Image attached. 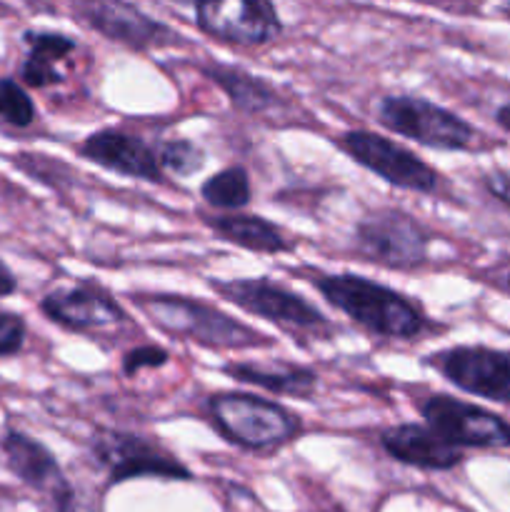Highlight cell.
Returning <instances> with one entry per match:
<instances>
[{"mask_svg":"<svg viewBox=\"0 0 510 512\" xmlns=\"http://www.w3.org/2000/svg\"><path fill=\"white\" fill-rule=\"evenodd\" d=\"M310 283L333 308L380 338L410 340L425 330V315L413 300L373 280L338 273L315 275Z\"/></svg>","mask_w":510,"mask_h":512,"instance_id":"obj_1","label":"cell"},{"mask_svg":"<svg viewBox=\"0 0 510 512\" xmlns=\"http://www.w3.org/2000/svg\"><path fill=\"white\" fill-rule=\"evenodd\" d=\"M135 305L165 333L208 348H268L270 345V338L203 300L183 298V295H135Z\"/></svg>","mask_w":510,"mask_h":512,"instance_id":"obj_2","label":"cell"},{"mask_svg":"<svg viewBox=\"0 0 510 512\" xmlns=\"http://www.w3.org/2000/svg\"><path fill=\"white\" fill-rule=\"evenodd\" d=\"M210 418L228 443L245 450H270L300 433V418L280 403L248 393H218L208 398Z\"/></svg>","mask_w":510,"mask_h":512,"instance_id":"obj_3","label":"cell"},{"mask_svg":"<svg viewBox=\"0 0 510 512\" xmlns=\"http://www.w3.org/2000/svg\"><path fill=\"white\" fill-rule=\"evenodd\" d=\"M375 115L383 128L428 148L470 150L478 143V130L468 120L418 95H388L375 105Z\"/></svg>","mask_w":510,"mask_h":512,"instance_id":"obj_4","label":"cell"},{"mask_svg":"<svg viewBox=\"0 0 510 512\" xmlns=\"http://www.w3.org/2000/svg\"><path fill=\"white\" fill-rule=\"evenodd\" d=\"M210 288L245 313L265 318L290 335H330L328 318L315 305L268 278L210 280Z\"/></svg>","mask_w":510,"mask_h":512,"instance_id":"obj_5","label":"cell"},{"mask_svg":"<svg viewBox=\"0 0 510 512\" xmlns=\"http://www.w3.org/2000/svg\"><path fill=\"white\" fill-rule=\"evenodd\" d=\"M355 248L370 263L405 270L428 260L430 235L408 213L385 208L360 220L355 228Z\"/></svg>","mask_w":510,"mask_h":512,"instance_id":"obj_6","label":"cell"},{"mask_svg":"<svg viewBox=\"0 0 510 512\" xmlns=\"http://www.w3.org/2000/svg\"><path fill=\"white\" fill-rule=\"evenodd\" d=\"M338 145L355 163L395 188L415 190V193H435L438 188L440 175L395 140L370 133V130H348L340 135Z\"/></svg>","mask_w":510,"mask_h":512,"instance_id":"obj_7","label":"cell"},{"mask_svg":"<svg viewBox=\"0 0 510 512\" xmlns=\"http://www.w3.org/2000/svg\"><path fill=\"white\" fill-rule=\"evenodd\" d=\"M425 428L455 448H510V423L480 405L433 395L420 405Z\"/></svg>","mask_w":510,"mask_h":512,"instance_id":"obj_8","label":"cell"},{"mask_svg":"<svg viewBox=\"0 0 510 512\" xmlns=\"http://www.w3.org/2000/svg\"><path fill=\"white\" fill-rule=\"evenodd\" d=\"M433 365L455 388L478 398L510 403V353L485 345H458L430 355Z\"/></svg>","mask_w":510,"mask_h":512,"instance_id":"obj_9","label":"cell"},{"mask_svg":"<svg viewBox=\"0 0 510 512\" xmlns=\"http://www.w3.org/2000/svg\"><path fill=\"white\" fill-rule=\"evenodd\" d=\"M195 23L210 38L238 45L270 43L283 30L268 0H205L195 5Z\"/></svg>","mask_w":510,"mask_h":512,"instance_id":"obj_10","label":"cell"},{"mask_svg":"<svg viewBox=\"0 0 510 512\" xmlns=\"http://www.w3.org/2000/svg\"><path fill=\"white\" fill-rule=\"evenodd\" d=\"M93 453L108 470L110 483H125L133 478L190 480V470L178 463V458L138 435L98 433L93 440Z\"/></svg>","mask_w":510,"mask_h":512,"instance_id":"obj_11","label":"cell"},{"mask_svg":"<svg viewBox=\"0 0 510 512\" xmlns=\"http://www.w3.org/2000/svg\"><path fill=\"white\" fill-rule=\"evenodd\" d=\"M0 450H3L10 473L20 483L38 490V493L50 495L58 512H75L73 490H70L55 455L43 443L20 433V430H10L0 443Z\"/></svg>","mask_w":510,"mask_h":512,"instance_id":"obj_12","label":"cell"},{"mask_svg":"<svg viewBox=\"0 0 510 512\" xmlns=\"http://www.w3.org/2000/svg\"><path fill=\"white\" fill-rule=\"evenodd\" d=\"M40 313L50 323L68 330H78V333L113 328V325L128 320L118 300L110 293H105L100 285L93 283L53 290V293H48L40 300Z\"/></svg>","mask_w":510,"mask_h":512,"instance_id":"obj_13","label":"cell"},{"mask_svg":"<svg viewBox=\"0 0 510 512\" xmlns=\"http://www.w3.org/2000/svg\"><path fill=\"white\" fill-rule=\"evenodd\" d=\"M80 155L90 163L108 168L113 173L128 175V178L148 180V183H163L165 175L158 163V153L150 148L138 135L123 133V130L105 128L90 133L80 143Z\"/></svg>","mask_w":510,"mask_h":512,"instance_id":"obj_14","label":"cell"},{"mask_svg":"<svg viewBox=\"0 0 510 512\" xmlns=\"http://www.w3.org/2000/svg\"><path fill=\"white\" fill-rule=\"evenodd\" d=\"M83 23L128 48H155L178 40L168 25L158 23L130 3H88L80 8Z\"/></svg>","mask_w":510,"mask_h":512,"instance_id":"obj_15","label":"cell"},{"mask_svg":"<svg viewBox=\"0 0 510 512\" xmlns=\"http://www.w3.org/2000/svg\"><path fill=\"white\" fill-rule=\"evenodd\" d=\"M380 445L398 463L423 470H450L463 460V450L445 443L425 425L415 423L388 428L380 435Z\"/></svg>","mask_w":510,"mask_h":512,"instance_id":"obj_16","label":"cell"},{"mask_svg":"<svg viewBox=\"0 0 510 512\" xmlns=\"http://www.w3.org/2000/svg\"><path fill=\"white\" fill-rule=\"evenodd\" d=\"M205 225L213 230L218 238L228 240V243L238 245V248L253 250V253H288L293 248L283 230L273 225L270 220L260 218V215H215V218H205Z\"/></svg>","mask_w":510,"mask_h":512,"instance_id":"obj_17","label":"cell"},{"mask_svg":"<svg viewBox=\"0 0 510 512\" xmlns=\"http://www.w3.org/2000/svg\"><path fill=\"white\" fill-rule=\"evenodd\" d=\"M225 375L240 380V383L258 385L275 395H293V398H308L318 385V375L303 365H255V363H235L225 365Z\"/></svg>","mask_w":510,"mask_h":512,"instance_id":"obj_18","label":"cell"},{"mask_svg":"<svg viewBox=\"0 0 510 512\" xmlns=\"http://www.w3.org/2000/svg\"><path fill=\"white\" fill-rule=\"evenodd\" d=\"M203 75L213 80L228 95L230 103L238 110H243V113H263V110L273 108L275 100H278L275 90L263 78H255L248 70L235 68V65H205Z\"/></svg>","mask_w":510,"mask_h":512,"instance_id":"obj_19","label":"cell"},{"mask_svg":"<svg viewBox=\"0 0 510 512\" xmlns=\"http://www.w3.org/2000/svg\"><path fill=\"white\" fill-rule=\"evenodd\" d=\"M200 193H203V198L210 205L223 210L245 208L250 203V198H253L250 178L240 165H233V168L218 170L215 175H210L203 183V188H200Z\"/></svg>","mask_w":510,"mask_h":512,"instance_id":"obj_20","label":"cell"},{"mask_svg":"<svg viewBox=\"0 0 510 512\" xmlns=\"http://www.w3.org/2000/svg\"><path fill=\"white\" fill-rule=\"evenodd\" d=\"M38 110L23 85L13 78H0V118L15 128H28Z\"/></svg>","mask_w":510,"mask_h":512,"instance_id":"obj_21","label":"cell"},{"mask_svg":"<svg viewBox=\"0 0 510 512\" xmlns=\"http://www.w3.org/2000/svg\"><path fill=\"white\" fill-rule=\"evenodd\" d=\"M158 163L163 170H170L180 178H188V175L198 173L203 168L205 153L203 148H198L190 140H168V143L160 145Z\"/></svg>","mask_w":510,"mask_h":512,"instance_id":"obj_22","label":"cell"},{"mask_svg":"<svg viewBox=\"0 0 510 512\" xmlns=\"http://www.w3.org/2000/svg\"><path fill=\"white\" fill-rule=\"evenodd\" d=\"M25 45H28L30 58L45 60V63L55 65L58 60L68 58L75 50V40L63 33H50V30H28L23 35Z\"/></svg>","mask_w":510,"mask_h":512,"instance_id":"obj_23","label":"cell"},{"mask_svg":"<svg viewBox=\"0 0 510 512\" xmlns=\"http://www.w3.org/2000/svg\"><path fill=\"white\" fill-rule=\"evenodd\" d=\"M168 365V350L160 345H138V348L128 350L123 358V373L138 375L145 368H163Z\"/></svg>","mask_w":510,"mask_h":512,"instance_id":"obj_24","label":"cell"},{"mask_svg":"<svg viewBox=\"0 0 510 512\" xmlns=\"http://www.w3.org/2000/svg\"><path fill=\"white\" fill-rule=\"evenodd\" d=\"M25 333H28V328H25V320L20 315L0 310V358L20 353L25 343Z\"/></svg>","mask_w":510,"mask_h":512,"instance_id":"obj_25","label":"cell"},{"mask_svg":"<svg viewBox=\"0 0 510 512\" xmlns=\"http://www.w3.org/2000/svg\"><path fill=\"white\" fill-rule=\"evenodd\" d=\"M20 80L30 88H50V85L63 83V73H60L55 65L45 63V60L38 58H25L23 65H20Z\"/></svg>","mask_w":510,"mask_h":512,"instance_id":"obj_26","label":"cell"},{"mask_svg":"<svg viewBox=\"0 0 510 512\" xmlns=\"http://www.w3.org/2000/svg\"><path fill=\"white\" fill-rule=\"evenodd\" d=\"M485 188L500 203L510 205V170H495V173L485 175Z\"/></svg>","mask_w":510,"mask_h":512,"instance_id":"obj_27","label":"cell"},{"mask_svg":"<svg viewBox=\"0 0 510 512\" xmlns=\"http://www.w3.org/2000/svg\"><path fill=\"white\" fill-rule=\"evenodd\" d=\"M15 290H18V280H15L13 270L0 260V298H8Z\"/></svg>","mask_w":510,"mask_h":512,"instance_id":"obj_28","label":"cell"},{"mask_svg":"<svg viewBox=\"0 0 510 512\" xmlns=\"http://www.w3.org/2000/svg\"><path fill=\"white\" fill-rule=\"evenodd\" d=\"M490 283H495L500 290H503V293L510 295V263H505L503 268L495 270L493 280H490Z\"/></svg>","mask_w":510,"mask_h":512,"instance_id":"obj_29","label":"cell"},{"mask_svg":"<svg viewBox=\"0 0 510 512\" xmlns=\"http://www.w3.org/2000/svg\"><path fill=\"white\" fill-rule=\"evenodd\" d=\"M495 123H498L505 133H510V100L495 110Z\"/></svg>","mask_w":510,"mask_h":512,"instance_id":"obj_30","label":"cell"},{"mask_svg":"<svg viewBox=\"0 0 510 512\" xmlns=\"http://www.w3.org/2000/svg\"><path fill=\"white\" fill-rule=\"evenodd\" d=\"M503 13H508V15H510V5H508V8H503Z\"/></svg>","mask_w":510,"mask_h":512,"instance_id":"obj_31","label":"cell"}]
</instances>
